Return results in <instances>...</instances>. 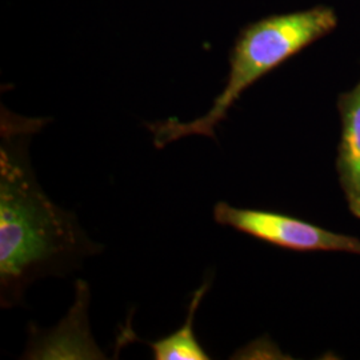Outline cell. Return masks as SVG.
Wrapping results in <instances>:
<instances>
[{"label": "cell", "mask_w": 360, "mask_h": 360, "mask_svg": "<svg viewBox=\"0 0 360 360\" xmlns=\"http://www.w3.org/2000/svg\"><path fill=\"white\" fill-rule=\"evenodd\" d=\"M214 219L223 226L250 235L257 240L291 251H334L360 255V240L330 231L302 219L266 210L239 208L219 202Z\"/></svg>", "instance_id": "3"}, {"label": "cell", "mask_w": 360, "mask_h": 360, "mask_svg": "<svg viewBox=\"0 0 360 360\" xmlns=\"http://www.w3.org/2000/svg\"><path fill=\"white\" fill-rule=\"evenodd\" d=\"M342 135L338 147L336 172L348 210L360 219V80L338 98Z\"/></svg>", "instance_id": "4"}, {"label": "cell", "mask_w": 360, "mask_h": 360, "mask_svg": "<svg viewBox=\"0 0 360 360\" xmlns=\"http://www.w3.org/2000/svg\"><path fill=\"white\" fill-rule=\"evenodd\" d=\"M210 283L205 282L195 292L188 304V314L186 322L178 331L168 335L166 338L148 343L154 352L156 360H207L210 355L199 343L193 331V319L198 309L202 303L203 296L206 295Z\"/></svg>", "instance_id": "5"}, {"label": "cell", "mask_w": 360, "mask_h": 360, "mask_svg": "<svg viewBox=\"0 0 360 360\" xmlns=\"http://www.w3.org/2000/svg\"><path fill=\"white\" fill-rule=\"evenodd\" d=\"M336 26L338 16L334 10L319 6L274 15L245 27L230 53L227 82L211 108L190 122L167 119L147 124L154 135L155 146L165 148L169 143L193 135L215 138V129L247 89L315 40L330 34Z\"/></svg>", "instance_id": "2"}, {"label": "cell", "mask_w": 360, "mask_h": 360, "mask_svg": "<svg viewBox=\"0 0 360 360\" xmlns=\"http://www.w3.org/2000/svg\"><path fill=\"white\" fill-rule=\"evenodd\" d=\"M40 120L1 119L0 143V302L18 306L27 287L46 275H63L101 250L77 217L41 190L28 144Z\"/></svg>", "instance_id": "1"}]
</instances>
